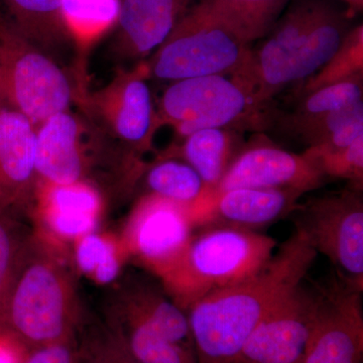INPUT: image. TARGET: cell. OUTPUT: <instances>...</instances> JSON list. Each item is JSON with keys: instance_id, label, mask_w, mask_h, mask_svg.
<instances>
[{"instance_id": "cell-37", "label": "cell", "mask_w": 363, "mask_h": 363, "mask_svg": "<svg viewBox=\"0 0 363 363\" xmlns=\"http://www.w3.org/2000/svg\"><path fill=\"white\" fill-rule=\"evenodd\" d=\"M2 104H1V100H0V106H1Z\"/></svg>"}, {"instance_id": "cell-30", "label": "cell", "mask_w": 363, "mask_h": 363, "mask_svg": "<svg viewBox=\"0 0 363 363\" xmlns=\"http://www.w3.org/2000/svg\"><path fill=\"white\" fill-rule=\"evenodd\" d=\"M78 363H142L136 359L121 332L108 322L81 321L77 331Z\"/></svg>"}, {"instance_id": "cell-16", "label": "cell", "mask_w": 363, "mask_h": 363, "mask_svg": "<svg viewBox=\"0 0 363 363\" xmlns=\"http://www.w3.org/2000/svg\"><path fill=\"white\" fill-rule=\"evenodd\" d=\"M89 128L70 111L58 112L37 126L35 171L52 185L86 181L89 172Z\"/></svg>"}, {"instance_id": "cell-9", "label": "cell", "mask_w": 363, "mask_h": 363, "mask_svg": "<svg viewBox=\"0 0 363 363\" xmlns=\"http://www.w3.org/2000/svg\"><path fill=\"white\" fill-rule=\"evenodd\" d=\"M194 229L187 207L145 194L133 207L121 240L128 257L161 279L185 252Z\"/></svg>"}, {"instance_id": "cell-20", "label": "cell", "mask_w": 363, "mask_h": 363, "mask_svg": "<svg viewBox=\"0 0 363 363\" xmlns=\"http://www.w3.org/2000/svg\"><path fill=\"white\" fill-rule=\"evenodd\" d=\"M242 147L241 130L205 128L184 138L181 147L166 157L182 160L192 167L204 183L203 195H206L218 186Z\"/></svg>"}, {"instance_id": "cell-36", "label": "cell", "mask_w": 363, "mask_h": 363, "mask_svg": "<svg viewBox=\"0 0 363 363\" xmlns=\"http://www.w3.org/2000/svg\"><path fill=\"white\" fill-rule=\"evenodd\" d=\"M347 6L346 13L351 18L357 16V13H362L363 9V0H341Z\"/></svg>"}, {"instance_id": "cell-38", "label": "cell", "mask_w": 363, "mask_h": 363, "mask_svg": "<svg viewBox=\"0 0 363 363\" xmlns=\"http://www.w3.org/2000/svg\"><path fill=\"white\" fill-rule=\"evenodd\" d=\"M0 203H1V204H2V202H1V201H0ZM2 205H4V204H2Z\"/></svg>"}, {"instance_id": "cell-26", "label": "cell", "mask_w": 363, "mask_h": 363, "mask_svg": "<svg viewBox=\"0 0 363 363\" xmlns=\"http://www.w3.org/2000/svg\"><path fill=\"white\" fill-rule=\"evenodd\" d=\"M215 13L252 44L266 37L291 0H208Z\"/></svg>"}, {"instance_id": "cell-34", "label": "cell", "mask_w": 363, "mask_h": 363, "mask_svg": "<svg viewBox=\"0 0 363 363\" xmlns=\"http://www.w3.org/2000/svg\"><path fill=\"white\" fill-rule=\"evenodd\" d=\"M21 363H78L77 336L30 350Z\"/></svg>"}, {"instance_id": "cell-6", "label": "cell", "mask_w": 363, "mask_h": 363, "mask_svg": "<svg viewBox=\"0 0 363 363\" xmlns=\"http://www.w3.org/2000/svg\"><path fill=\"white\" fill-rule=\"evenodd\" d=\"M269 112L240 81L211 75L174 81L160 100L157 114L162 125L169 124L184 138L205 128H266Z\"/></svg>"}, {"instance_id": "cell-31", "label": "cell", "mask_w": 363, "mask_h": 363, "mask_svg": "<svg viewBox=\"0 0 363 363\" xmlns=\"http://www.w3.org/2000/svg\"><path fill=\"white\" fill-rule=\"evenodd\" d=\"M13 210L0 203V315L30 236L14 219Z\"/></svg>"}, {"instance_id": "cell-15", "label": "cell", "mask_w": 363, "mask_h": 363, "mask_svg": "<svg viewBox=\"0 0 363 363\" xmlns=\"http://www.w3.org/2000/svg\"><path fill=\"white\" fill-rule=\"evenodd\" d=\"M33 207L42 228L40 235L59 245L97 230L104 198L87 180L67 185L38 182Z\"/></svg>"}, {"instance_id": "cell-21", "label": "cell", "mask_w": 363, "mask_h": 363, "mask_svg": "<svg viewBox=\"0 0 363 363\" xmlns=\"http://www.w3.org/2000/svg\"><path fill=\"white\" fill-rule=\"evenodd\" d=\"M351 18L326 0H318L294 67L293 83L314 75L335 54L350 32Z\"/></svg>"}, {"instance_id": "cell-18", "label": "cell", "mask_w": 363, "mask_h": 363, "mask_svg": "<svg viewBox=\"0 0 363 363\" xmlns=\"http://www.w3.org/2000/svg\"><path fill=\"white\" fill-rule=\"evenodd\" d=\"M191 0H121L117 50L128 58L156 52L190 6Z\"/></svg>"}, {"instance_id": "cell-27", "label": "cell", "mask_w": 363, "mask_h": 363, "mask_svg": "<svg viewBox=\"0 0 363 363\" xmlns=\"http://www.w3.org/2000/svg\"><path fill=\"white\" fill-rule=\"evenodd\" d=\"M128 257L121 240L97 231L74 241V264L81 274L99 285L114 283Z\"/></svg>"}, {"instance_id": "cell-17", "label": "cell", "mask_w": 363, "mask_h": 363, "mask_svg": "<svg viewBox=\"0 0 363 363\" xmlns=\"http://www.w3.org/2000/svg\"><path fill=\"white\" fill-rule=\"evenodd\" d=\"M37 126L6 105L0 106V201L16 211L32 208L37 190Z\"/></svg>"}, {"instance_id": "cell-4", "label": "cell", "mask_w": 363, "mask_h": 363, "mask_svg": "<svg viewBox=\"0 0 363 363\" xmlns=\"http://www.w3.org/2000/svg\"><path fill=\"white\" fill-rule=\"evenodd\" d=\"M215 13L208 0L189 7L147 63L160 80L222 75L240 78L252 59V48Z\"/></svg>"}, {"instance_id": "cell-19", "label": "cell", "mask_w": 363, "mask_h": 363, "mask_svg": "<svg viewBox=\"0 0 363 363\" xmlns=\"http://www.w3.org/2000/svg\"><path fill=\"white\" fill-rule=\"evenodd\" d=\"M111 309L143 321L174 342L195 348L187 313L162 285L160 288L145 279H130L117 289Z\"/></svg>"}, {"instance_id": "cell-13", "label": "cell", "mask_w": 363, "mask_h": 363, "mask_svg": "<svg viewBox=\"0 0 363 363\" xmlns=\"http://www.w3.org/2000/svg\"><path fill=\"white\" fill-rule=\"evenodd\" d=\"M362 293L341 279L320 291L316 319L301 363H362Z\"/></svg>"}, {"instance_id": "cell-29", "label": "cell", "mask_w": 363, "mask_h": 363, "mask_svg": "<svg viewBox=\"0 0 363 363\" xmlns=\"http://www.w3.org/2000/svg\"><path fill=\"white\" fill-rule=\"evenodd\" d=\"M363 77V26L351 28L335 54L319 71L306 79L303 95L313 91Z\"/></svg>"}, {"instance_id": "cell-12", "label": "cell", "mask_w": 363, "mask_h": 363, "mask_svg": "<svg viewBox=\"0 0 363 363\" xmlns=\"http://www.w3.org/2000/svg\"><path fill=\"white\" fill-rule=\"evenodd\" d=\"M326 177L304 154L281 149L264 138L243 145L211 193L238 188L292 189L302 193L321 187Z\"/></svg>"}, {"instance_id": "cell-32", "label": "cell", "mask_w": 363, "mask_h": 363, "mask_svg": "<svg viewBox=\"0 0 363 363\" xmlns=\"http://www.w3.org/2000/svg\"><path fill=\"white\" fill-rule=\"evenodd\" d=\"M303 154L316 164L326 178L344 179L351 187L362 190L363 135L344 149L322 152L308 147Z\"/></svg>"}, {"instance_id": "cell-24", "label": "cell", "mask_w": 363, "mask_h": 363, "mask_svg": "<svg viewBox=\"0 0 363 363\" xmlns=\"http://www.w3.org/2000/svg\"><path fill=\"white\" fill-rule=\"evenodd\" d=\"M121 0H61V16L70 40L87 49L116 26Z\"/></svg>"}, {"instance_id": "cell-25", "label": "cell", "mask_w": 363, "mask_h": 363, "mask_svg": "<svg viewBox=\"0 0 363 363\" xmlns=\"http://www.w3.org/2000/svg\"><path fill=\"white\" fill-rule=\"evenodd\" d=\"M147 194L159 196L191 209L201 199L204 183L192 167L176 157H164L147 166L143 175Z\"/></svg>"}, {"instance_id": "cell-8", "label": "cell", "mask_w": 363, "mask_h": 363, "mask_svg": "<svg viewBox=\"0 0 363 363\" xmlns=\"http://www.w3.org/2000/svg\"><path fill=\"white\" fill-rule=\"evenodd\" d=\"M147 64L116 74L105 87L83 95L81 104L93 118L99 121L109 135L133 154L149 150L160 126L147 78Z\"/></svg>"}, {"instance_id": "cell-1", "label": "cell", "mask_w": 363, "mask_h": 363, "mask_svg": "<svg viewBox=\"0 0 363 363\" xmlns=\"http://www.w3.org/2000/svg\"><path fill=\"white\" fill-rule=\"evenodd\" d=\"M317 252L296 230L257 274L208 294L188 308L198 363H238L255 327L304 281Z\"/></svg>"}, {"instance_id": "cell-11", "label": "cell", "mask_w": 363, "mask_h": 363, "mask_svg": "<svg viewBox=\"0 0 363 363\" xmlns=\"http://www.w3.org/2000/svg\"><path fill=\"white\" fill-rule=\"evenodd\" d=\"M318 0H293L266 35L252 50L247 70L240 78L259 106L267 109L272 98L292 84L296 60L304 43Z\"/></svg>"}, {"instance_id": "cell-35", "label": "cell", "mask_w": 363, "mask_h": 363, "mask_svg": "<svg viewBox=\"0 0 363 363\" xmlns=\"http://www.w3.org/2000/svg\"><path fill=\"white\" fill-rule=\"evenodd\" d=\"M20 351L0 340V363H21L23 358H18Z\"/></svg>"}, {"instance_id": "cell-10", "label": "cell", "mask_w": 363, "mask_h": 363, "mask_svg": "<svg viewBox=\"0 0 363 363\" xmlns=\"http://www.w3.org/2000/svg\"><path fill=\"white\" fill-rule=\"evenodd\" d=\"M319 302L320 292L296 286L255 327L238 363L302 362Z\"/></svg>"}, {"instance_id": "cell-2", "label": "cell", "mask_w": 363, "mask_h": 363, "mask_svg": "<svg viewBox=\"0 0 363 363\" xmlns=\"http://www.w3.org/2000/svg\"><path fill=\"white\" fill-rule=\"evenodd\" d=\"M82 321L59 245L30 236L0 315V340L26 353L77 336Z\"/></svg>"}, {"instance_id": "cell-14", "label": "cell", "mask_w": 363, "mask_h": 363, "mask_svg": "<svg viewBox=\"0 0 363 363\" xmlns=\"http://www.w3.org/2000/svg\"><path fill=\"white\" fill-rule=\"evenodd\" d=\"M304 193L292 189L238 188L204 196L190 209L193 226L257 231L294 213Z\"/></svg>"}, {"instance_id": "cell-3", "label": "cell", "mask_w": 363, "mask_h": 363, "mask_svg": "<svg viewBox=\"0 0 363 363\" xmlns=\"http://www.w3.org/2000/svg\"><path fill=\"white\" fill-rule=\"evenodd\" d=\"M277 241L269 236L227 226L203 227L164 277L162 285L184 311L208 294L257 274L272 259Z\"/></svg>"}, {"instance_id": "cell-33", "label": "cell", "mask_w": 363, "mask_h": 363, "mask_svg": "<svg viewBox=\"0 0 363 363\" xmlns=\"http://www.w3.org/2000/svg\"><path fill=\"white\" fill-rule=\"evenodd\" d=\"M363 117V101L348 105L305 124L294 135L300 136L308 147L322 145L341 128Z\"/></svg>"}, {"instance_id": "cell-23", "label": "cell", "mask_w": 363, "mask_h": 363, "mask_svg": "<svg viewBox=\"0 0 363 363\" xmlns=\"http://www.w3.org/2000/svg\"><path fill=\"white\" fill-rule=\"evenodd\" d=\"M106 322L121 332L142 363H198L194 347L169 340L135 318L109 309Z\"/></svg>"}, {"instance_id": "cell-28", "label": "cell", "mask_w": 363, "mask_h": 363, "mask_svg": "<svg viewBox=\"0 0 363 363\" xmlns=\"http://www.w3.org/2000/svg\"><path fill=\"white\" fill-rule=\"evenodd\" d=\"M362 94L363 77L313 91L303 95L292 113L284 118V126L291 133H295L305 124L325 114L362 101Z\"/></svg>"}, {"instance_id": "cell-22", "label": "cell", "mask_w": 363, "mask_h": 363, "mask_svg": "<svg viewBox=\"0 0 363 363\" xmlns=\"http://www.w3.org/2000/svg\"><path fill=\"white\" fill-rule=\"evenodd\" d=\"M4 16L26 39L45 52L70 40L61 16V0H2Z\"/></svg>"}, {"instance_id": "cell-5", "label": "cell", "mask_w": 363, "mask_h": 363, "mask_svg": "<svg viewBox=\"0 0 363 363\" xmlns=\"http://www.w3.org/2000/svg\"><path fill=\"white\" fill-rule=\"evenodd\" d=\"M84 93L64 71L0 14V100L35 126L69 111Z\"/></svg>"}, {"instance_id": "cell-7", "label": "cell", "mask_w": 363, "mask_h": 363, "mask_svg": "<svg viewBox=\"0 0 363 363\" xmlns=\"http://www.w3.org/2000/svg\"><path fill=\"white\" fill-rule=\"evenodd\" d=\"M296 230L315 252L330 259L341 281L363 289V201L362 191L312 198L296 210ZM294 212V213H295Z\"/></svg>"}]
</instances>
